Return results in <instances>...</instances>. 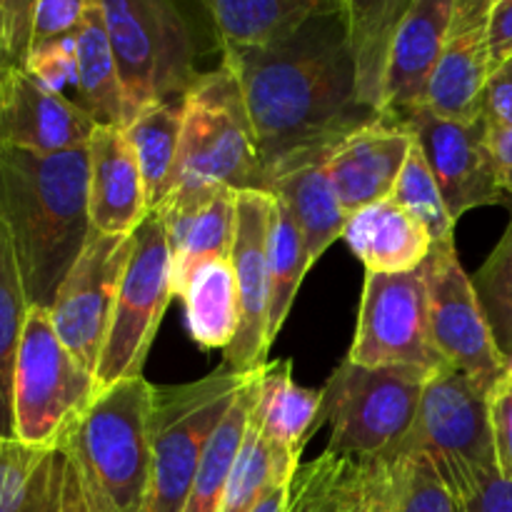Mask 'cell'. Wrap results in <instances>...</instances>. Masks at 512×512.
I'll use <instances>...</instances> for the list:
<instances>
[{
	"instance_id": "obj_12",
	"label": "cell",
	"mask_w": 512,
	"mask_h": 512,
	"mask_svg": "<svg viewBox=\"0 0 512 512\" xmlns=\"http://www.w3.org/2000/svg\"><path fill=\"white\" fill-rule=\"evenodd\" d=\"M133 248L135 233L103 235L90 230L83 253L65 275L53 305L48 308L50 323L60 343L93 375L98 370L115 300Z\"/></svg>"
},
{
	"instance_id": "obj_10",
	"label": "cell",
	"mask_w": 512,
	"mask_h": 512,
	"mask_svg": "<svg viewBox=\"0 0 512 512\" xmlns=\"http://www.w3.org/2000/svg\"><path fill=\"white\" fill-rule=\"evenodd\" d=\"M173 255L163 220L155 213L135 230V248L120 283L108 338L95 370L98 393L143 378L160 320L173 300Z\"/></svg>"
},
{
	"instance_id": "obj_39",
	"label": "cell",
	"mask_w": 512,
	"mask_h": 512,
	"mask_svg": "<svg viewBox=\"0 0 512 512\" xmlns=\"http://www.w3.org/2000/svg\"><path fill=\"white\" fill-rule=\"evenodd\" d=\"M25 73H30L40 85L68 100V90H73V103L78 105V40H75V33L35 48L25 65Z\"/></svg>"
},
{
	"instance_id": "obj_35",
	"label": "cell",
	"mask_w": 512,
	"mask_h": 512,
	"mask_svg": "<svg viewBox=\"0 0 512 512\" xmlns=\"http://www.w3.org/2000/svg\"><path fill=\"white\" fill-rule=\"evenodd\" d=\"M473 285L505 360V373L512 375V215L503 238L473 275Z\"/></svg>"
},
{
	"instance_id": "obj_27",
	"label": "cell",
	"mask_w": 512,
	"mask_h": 512,
	"mask_svg": "<svg viewBox=\"0 0 512 512\" xmlns=\"http://www.w3.org/2000/svg\"><path fill=\"white\" fill-rule=\"evenodd\" d=\"M328 158H313L290 165L283 173L275 175L265 190L283 200L293 213L295 223L303 233L305 248H308L310 265L318 263L335 240L343 238L345 225L350 220L335 195L333 183H330Z\"/></svg>"
},
{
	"instance_id": "obj_26",
	"label": "cell",
	"mask_w": 512,
	"mask_h": 512,
	"mask_svg": "<svg viewBox=\"0 0 512 512\" xmlns=\"http://www.w3.org/2000/svg\"><path fill=\"white\" fill-rule=\"evenodd\" d=\"M413 0H343L348 45L355 65V98L380 118L385 75L395 35Z\"/></svg>"
},
{
	"instance_id": "obj_45",
	"label": "cell",
	"mask_w": 512,
	"mask_h": 512,
	"mask_svg": "<svg viewBox=\"0 0 512 512\" xmlns=\"http://www.w3.org/2000/svg\"><path fill=\"white\" fill-rule=\"evenodd\" d=\"M488 48L493 70L512 58V0H493L488 18Z\"/></svg>"
},
{
	"instance_id": "obj_43",
	"label": "cell",
	"mask_w": 512,
	"mask_h": 512,
	"mask_svg": "<svg viewBox=\"0 0 512 512\" xmlns=\"http://www.w3.org/2000/svg\"><path fill=\"white\" fill-rule=\"evenodd\" d=\"M483 120L490 130L512 128V58L495 68L485 85Z\"/></svg>"
},
{
	"instance_id": "obj_11",
	"label": "cell",
	"mask_w": 512,
	"mask_h": 512,
	"mask_svg": "<svg viewBox=\"0 0 512 512\" xmlns=\"http://www.w3.org/2000/svg\"><path fill=\"white\" fill-rule=\"evenodd\" d=\"M365 368H450L430 335L423 270L398 275L365 273L358 325L348 353Z\"/></svg>"
},
{
	"instance_id": "obj_49",
	"label": "cell",
	"mask_w": 512,
	"mask_h": 512,
	"mask_svg": "<svg viewBox=\"0 0 512 512\" xmlns=\"http://www.w3.org/2000/svg\"><path fill=\"white\" fill-rule=\"evenodd\" d=\"M3 448H5V438H3V435H0V453H3Z\"/></svg>"
},
{
	"instance_id": "obj_23",
	"label": "cell",
	"mask_w": 512,
	"mask_h": 512,
	"mask_svg": "<svg viewBox=\"0 0 512 512\" xmlns=\"http://www.w3.org/2000/svg\"><path fill=\"white\" fill-rule=\"evenodd\" d=\"M323 388H300L293 380L290 360H273L260 373L258 403H255V423L260 440L273 458L275 470L285 485L298 470L305 443L315 433Z\"/></svg>"
},
{
	"instance_id": "obj_18",
	"label": "cell",
	"mask_w": 512,
	"mask_h": 512,
	"mask_svg": "<svg viewBox=\"0 0 512 512\" xmlns=\"http://www.w3.org/2000/svg\"><path fill=\"white\" fill-rule=\"evenodd\" d=\"M95 120L25 70H0V145L38 155L88 148Z\"/></svg>"
},
{
	"instance_id": "obj_1",
	"label": "cell",
	"mask_w": 512,
	"mask_h": 512,
	"mask_svg": "<svg viewBox=\"0 0 512 512\" xmlns=\"http://www.w3.org/2000/svg\"><path fill=\"white\" fill-rule=\"evenodd\" d=\"M243 88L263 158L265 188L303 160L328 158L378 118L355 98V65L343 0L263 48H223Z\"/></svg>"
},
{
	"instance_id": "obj_22",
	"label": "cell",
	"mask_w": 512,
	"mask_h": 512,
	"mask_svg": "<svg viewBox=\"0 0 512 512\" xmlns=\"http://www.w3.org/2000/svg\"><path fill=\"white\" fill-rule=\"evenodd\" d=\"M165 225L173 255V290L183 295L190 278L213 260H230L238 228V193L215 190L213 195L153 210Z\"/></svg>"
},
{
	"instance_id": "obj_42",
	"label": "cell",
	"mask_w": 512,
	"mask_h": 512,
	"mask_svg": "<svg viewBox=\"0 0 512 512\" xmlns=\"http://www.w3.org/2000/svg\"><path fill=\"white\" fill-rule=\"evenodd\" d=\"M490 425H493L498 473L500 478L512 483V375L508 373L490 390Z\"/></svg>"
},
{
	"instance_id": "obj_30",
	"label": "cell",
	"mask_w": 512,
	"mask_h": 512,
	"mask_svg": "<svg viewBox=\"0 0 512 512\" xmlns=\"http://www.w3.org/2000/svg\"><path fill=\"white\" fill-rule=\"evenodd\" d=\"M190 338L203 350H228L240 330V290L230 260H213L183 290Z\"/></svg>"
},
{
	"instance_id": "obj_34",
	"label": "cell",
	"mask_w": 512,
	"mask_h": 512,
	"mask_svg": "<svg viewBox=\"0 0 512 512\" xmlns=\"http://www.w3.org/2000/svg\"><path fill=\"white\" fill-rule=\"evenodd\" d=\"M28 310L13 245L0 223V435L5 440H13V380Z\"/></svg>"
},
{
	"instance_id": "obj_46",
	"label": "cell",
	"mask_w": 512,
	"mask_h": 512,
	"mask_svg": "<svg viewBox=\"0 0 512 512\" xmlns=\"http://www.w3.org/2000/svg\"><path fill=\"white\" fill-rule=\"evenodd\" d=\"M490 150H493L500 188L505 195H512V128L490 130Z\"/></svg>"
},
{
	"instance_id": "obj_47",
	"label": "cell",
	"mask_w": 512,
	"mask_h": 512,
	"mask_svg": "<svg viewBox=\"0 0 512 512\" xmlns=\"http://www.w3.org/2000/svg\"><path fill=\"white\" fill-rule=\"evenodd\" d=\"M283 505H285V488H275L265 495L263 503L255 508V512H283Z\"/></svg>"
},
{
	"instance_id": "obj_25",
	"label": "cell",
	"mask_w": 512,
	"mask_h": 512,
	"mask_svg": "<svg viewBox=\"0 0 512 512\" xmlns=\"http://www.w3.org/2000/svg\"><path fill=\"white\" fill-rule=\"evenodd\" d=\"M343 240L368 273H413L433 250L428 230L393 198L360 210L345 225Z\"/></svg>"
},
{
	"instance_id": "obj_37",
	"label": "cell",
	"mask_w": 512,
	"mask_h": 512,
	"mask_svg": "<svg viewBox=\"0 0 512 512\" xmlns=\"http://www.w3.org/2000/svg\"><path fill=\"white\" fill-rule=\"evenodd\" d=\"M390 450L395 455L393 512H458L455 495L428 455L420 450Z\"/></svg>"
},
{
	"instance_id": "obj_20",
	"label": "cell",
	"mask_w": 512,
	"mask_h": 512,
	"mask_svg": "<svg viewBox=\"0 0 512 512\" xmlns=\"http://www.w3.org/2000/svg\"><path fill=\"white\" fill-rule=\"evenodd\" d=\"M455 0H413L390 53L380 118L400 123L425 108Z\"/></svg>"
},
{
	"instance_id": "obj_36",
	"label": "cell",
	"mask_w": 512,
	"mask_h": 512,
	"mask_svg": "<svg viewBox=\"0 0 512 512\" xmlns=\"http://www.w3.org/2000/svg\"><path fill=\"white\" fill-rule=\"evenodd\" d=\"M393 200L403 205L418 223H423L433 245L455 243V220L450 218L443 193H440L438 183L433 178V170H430L428 160H425L415 138L403 173L398 178V185L393 190Z\"/></svg>"
},
{
	"instance_id": "obj_21",
	"label": "cell",
	"mask_w": 512,
	"mask_h": 512,
	"mask_svg": "<svg viewBox=\"0 0 512 512\" xmlns=\"http://www.w3.org/2000/svg\"><path fill=\"white\" fill-rule=\"evenodd\" d=\"M90 225L103 235H133L150 215L143 173L123 128L98 125L88 143Z\"/></svg>"
},
{
	"instance_id": "obj_40",
	"label": "cell",
	"mask_w": 512,
	"mask_h": 512,
	"mask_svg": "<svg viewBox=\"0 0 512 512\" xmlns=\"http://www.w3.org/2000/svg\"><path fill=\"white\" fill-rule=\"evenodd\" d=\"M35 0H3L0 70H25L33 53Z\"/></svg>"
},
{
	"instance_id": "obj_2",
	"label": "cell",
	"mask_w": 512,
	"mask_h": 512,
	"mask_svg": "<svg viewBox=\"0 0 512 512\" xmlns=\"http://www.w3.org/2000/svg\"><path fill=\"white\" fill-rule=\"evenodd\" d=\"M88 148L38 155L0 145V223L30 308H50L90 238Z\"/></svg>"
},
{
	"instance_id": "obj_41",
	"label": "cell",
	"mask_w": 512,
	"mask_h": 512,
	"mask_svg": "<svg viewBox=\"0 0 512 512\" xmlns=\"http://www.w3.org/2000/svg\"><path fill=\"white\" fill-rule=\"evenodd\" d=\"M85 10H88V0H38L33 20V50L78 33Z\"/></svg>"
},
{
	"instance_id": "obj_50",
	"label": "cell",
	"mask_w": 512,
	"mask_h": 512,
	"mask_svg": "<svg viewBox=\"0 0 512 512\" xmlns=\"http://www.w3.org/2000/svg\"><path fill=\"white\" fill-rule=\"evenodd\" d=\"M143 512H150V510H148V508H145V510H143Z\"/></svg>"
},
{
	"instance_id": "obj_29",
	"label": "cell",
	"mask_w": 512,
	"mask_h": 512,
	"mask_svg": "<svg viewBox=\"0 0 512 512\" xmlns=\"http://www.w3.org/2000/svg\"><path fill=\"white\" fill-rule=\"evenodd\" d=\"M75 40H78V108H83L95 120V125L123 128V90H120L118 65L98 0H88V10Z\"/></svg>"
},
{
	"instance_id": "obj_19",
	"label": "cell",
	"mask_w": 512,
	"mask_h": 512,
	"mask_svg": "<svg viewBox=\"0 0 512 512\" xmlns=\"http://www.w3.org/2000/svg\"><path fill=\"white\" fill-rule=\"evenodd\" d=\"M413 135L390 120H375L355 130L328 158V175L345 215L393 198L405 168Z\"/></svg>"
},
{
	"instance_id": "obj_14",
	"label": "cell",
	"mask_w": 512,
	"mask_h": 512,
	"mask_svg": "<svg viewBox=\"0 0 512 512\" xmlns=\"http://www.w3.org/2000/svg\"><path fill=\"white\" fill-rule=\"evenodd\" d=\"M395 125H403L420 145L455 223L470 210L503 203L505 193L483 118L475 123H455L420 108Z\"/></svg>"
},
{
	"instance_id": "obj_33",
	"label": "cell",
	"mask_w": 512,
	"mask_h": 512,
	"mask_svg": "<svg viewBox=\"0 0 512 512\" xmlns=\"http://www.w3.org/2000/svg\"><path fill=\"white\" fill-rule=\"evenodd\" d=\"M313 268L308 260L303 233L295 223L293 213L280 198H275L273 228L268 243V323H265V355L278 340L290 308L295 303L305 273Z\"/></svg>"
},
{
	"instance_id": "obj_9",
	"label": "cell",
	"mask_w": 512,
	"mask_h": 512,
	"mask_svg": "<svg viewBox=\"0 0 512 512\" xmlns=\"http://www.w3.org/2000/svg\"><path fill=\"white\" fill-rule=\"evenodd\" d=\"M98 395L88 373L60 343L48 308H30L13 380V440L58 448Z\"/></svg>"
},
{
	"instance_id": "obj_38",
	"label": "cell",
	"mask_w": 512,
	"mask_h": 512,
	"mask_svg": "<svg viewBox=\"0 0 512 512\" xmlns=\"http://www.w3.org/2000/svg\"><path fill=\"white\" fill-rule=\"evenodd\" d=\"M275 488H288V485L280 480L273 458L260 440L258 423L255 418H250L248 435H245V443L235 460L233 475H230L228 490H225L218 512H255L265 495Z\"/></svg>"
},
{
	"instance_id": "obj_6",
	"label": "cell",
	"mask_w": 512,
	"mask_h": 512,
	"mask_svg": "<svg viewBox=\"0 0 512 512\" xmlns=\"http://www.w3.org/2000/svg\"><path fill=\"white\" fill-rule=\"evenodd\" d=\"M253 375L233 373L223 365L193 383L155 388L150 418L153 470L145 505L150 512H183L210 438Z\"/></svg>"
},
{
	"instance_id": "obj_32",
	"label": "cell",
	"mask_w": 512,
	"mask_h": 512,
	"mask_svg": "<svg viewBox=\"0 0 512 512\" xmlns=\"http://www.w3.org/2000/svg\"><path fill=\"white\" fill-rule=\"evenodd\" d=\"M180 130H183V100L150 105L123 128L125 140L135 150L140 163L150 213L165 203L173 185Z\"/></svg>"
},
{
	"instance_id": "obj_5",
	"label": "cell",
	"mask_w": 512,
	"mask_h": 512,
	"mask_svg": "<svg viewBox=\"0 0 512 512\" xmlns=\"http://www.w3.org/2000/svg\"><path fill=\"white\" fill-rule=\"evenodd\" d=\"M100 8L118 65L125 125L150 105L183 100L200 73L193 68V38L178 5L103 0Z\"/></svg>"
},
{
	"instance_id": "obj_8",
	"label": "cell",
	"mask_w": 512,
	"mask_h": 512,
	"mask_svg": "<svg viewBox=\"0 0 512 512\" xmlns=\"http://www.w3.org/2000/svg\"><path fill=\"white\" fill-rule=\"evenodd\" d=\"M430 370L365 368L348 358L323 388L315 430L330 425V453L378 455L408 438Z\"/></svg>"
},
{
	"instance_id": "obj_13",
	"label": "cell",
	"mask_w": 512,
	"mask_h": 512,
	"mask_svg": "<svg viewBox=\"0 0 512 512\" xmlns=\"http://www.w3.org/2000/svg\"><path fill=\"white\" fill-rule=\"evenodd\" d=\"M428 290L430 335L450 368L495 388L505 375V360L485 320L473 278L458 260L455 243L433 245L420 265Z\"/></svg>"
},
{
	"instance_id": "obj_15",
	"label": "cell",
	"mask_w": 512,
	"mask_h": 512,
	"mask_svg": "<svg viewBox=\"0 0 512 512\" xmlns=\"http://www.w3.org/2000/svg\"><path fill=\"white\" fill-rule=\"evenodd\" d=\"M275 215V195L263 190L238 193V228H235L233 265L240 290V330L225 350V368L250 375L268 365L265 323H268V243Z\"/></svg>"
},
{
	"instance_id": "obj_16",
	"label": "cell",
	"mask_w": 512,
	"mask_h": 512,
	"mask_svg": "<svg viewBox=\"0 0 512 512\" xmlns=\"http://www.w3.org/2000/svg\"><path fill=\"white\" fill-rule=\"evenodd\" d=\"M395 455L330 453L298 465L283 512H393Z\"/></svg>"
},
{
	"instance_id": "obj_48",
	"label": "cell",
	"mask_w": 512,
	"mask_h": 512,
	"mask_svg": "<svg viewBox=\"0 0 512 512\" xmlns=\"http://www.w3.org/2000/svg\"><path fill=\"white\" fill-rule=\"evenodd\" d=\"M0 40H3V0H0Z\"/></svg>"
},
{
	"instance_id": "obj_7",
	"label": "cell",
	"mask_w": 512,
	"mask_h": 512,
	"mask_svg": "<svg viewBox=\"0 0 512 512\" xmlns=\"http://www.w3.org/2000/svg\"><path fill=\"white\" fill-rule=\"evenodd\" d=\"M490 390L455 368L435 370L425 383L413 430L395 445L428 455L455 500L498 475Z\"/></svg>"
},
{
	"instance_id": "obj_31",
	"label": "cell",
	"mask_w": 512,
	"mask_h": 512,
	"mask_svg": "<svg viewBox=\"0 0 512 512\" xmlns=\"http://www.w3.org/2000/svg\"><path fill=\"white\" fill-rule=\"evenodd\" d=\"M260 373H263V370H258V373L245 383V388L240 390L238 398H235L233 408L228 410L223 423L218 425V430H215L213 438H210L208 450H205L203 460H200V468L198 473H195L193 488H190L183 512L220 510L225 490H228L230 475H233L235 460H238L240 448H243L245 443V435H248L255 403H258Z\"/></svg>"
},
{
	"instance_id": "obj_24",
	"label": "cell",
	"mask_w": 512,
	"mask_h": 512,
	"mask_svg": "<svg viewBox=\"0 0 512 512\" xmlns=\"http://www.w3.org/2000/svg\"><path fill=\"white\" fill-rule=\"evenodd\" d=\"M0 512H88L63 450L5 440L0 453Z\"/></svg>"
},
{
	"instance_id": "obj_3",
	"label": "cell",
	"mask_w": 512,
	"mask_h": 512,
	"mask_svg": "<svg viewBox=\"0 0 512 512\" xmlns=\"http://www.w3.org/2000/svg\"><path fill=\"white\" fill-rule=\"evenodd\" d=\"M155 385L133 378L95 395L58 443L88 512H143L150 495Z\"/></svg>"
},
{
	"instance_id": "obj_17",
	"label": "cell",
	"mask_w": 512,
	"mask_h": 512,
	"mask_svg": "<svg viewBox=\"0 0 512 512\" xmlns=\"http://www.w3.org/2000/svg\"><path fill=\"white\" fill-rule=\"evenodd\" d=\"M493 0H455L443 53L428 88L425 108L438 118L475 123L483 118V93L493 75L488 18Z\"/></svg>"
},
{
	"instance_id": "obj_4",
	"label": "cell",
	"mask_w": 512,
	"mask_h": 512,
	"mask_svg": "<svg viewBox=\"0 0 512 512\" xmlns=\"http://www.w3.org/2000/svg\"><path fill=\"white\" fill-rule=\"evenodd\" d=\"M223 188L235 193L265 188L258 135L228 65L200 73L183 98L178 163L163 205L208 198Z\"/></svg>"
},
{
	"instance_id": "obj_28",
	"label": "cell",
	"mask_w": 512,
	"mask_h": 512,
	"mask_svg": "<svg viewBox=\"0 0 512 512\" xmlns=\"http://www.w3.org/2000/svg\"><path fill=\"white\" fill-rule=\"evenodd\" d=\"M335 0H208L223 48H263L278 43Z\"/></svg>"
},
{
	"instance_id": "obj_44",
	"label": "cell",
	"mask_w": 512,
	"mask_h": 512,
	"mask_svg": "<svg viewBox=\"0 0 512 512\" xmlns=\"http://www.w3.org/2000/svg\"><path fill=\"white\" fill-rule=\"evenodd\" d=\"M455 503L458 512H512V483L498 473Z\"/></svg>"
}]
</instances>
